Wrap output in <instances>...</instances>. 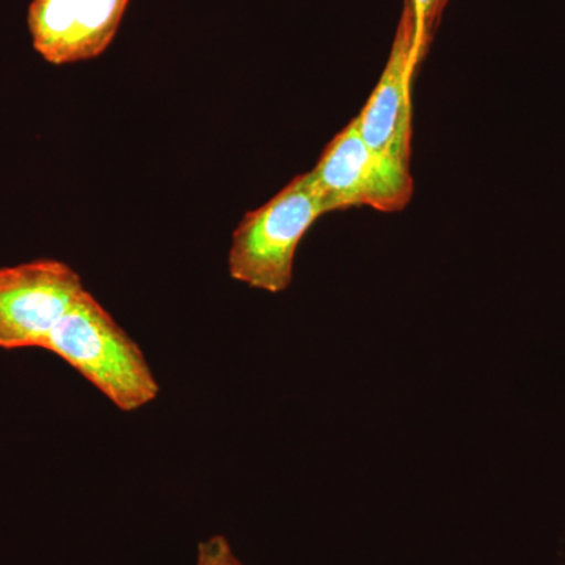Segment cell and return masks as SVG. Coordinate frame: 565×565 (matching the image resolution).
Segmentation results:
<instances>
[{
  "mask_svg": "<svg viewBox=\"0 0 565 565\" xmlns=\"http://www.w3.org/2000/svg\"><path fill=\"white\" fill-rule=\"evenodd\" d=\"M44 351L55 353L128 414L151 404L161 390L140 345L87 288L52 329Z\"/></svg>",
  "mask_w": 565,
  "mask_h": 565,
  "instance_id": "obj_1",
  "label": "cell"
},
{
  "mask_svg": "<svg viewBox=\"0 0 565 565\" xmlns=\"http://www.w3.org/2000/svg\"><path fill=\"white\" fill-rule=\"evenodd\" d=\"M326 214L310 172L294 178L233 233L228 270L233 280L278 294L291 286L294 258L305 234Z\"/></svg>",
  "mask_w": 565,
  "mask_h": 565,
  "instance_id": "obj_2",
  "label": "cell"
},
{
  "mask_svg": "<svg viewBox=\"0 0 565 565\" xmlns=\"http://www.w3.org/2000/svg\"><path fill=\"white\" fill-rule=\"evenodd\" d=\"M310 174L326 214L359 206L399 212L415 191L411 167L375 152L363 140L355 118L323 148Z\"/></svg>",
  "mask_w": 565,
  "mask_h": 565,
  "instance_id": "obj_3",
  "label": "cell"
},
{
  "mask_svg": "<svg viewBox=\"0 0 565 565\" xmlns=\"http://www.w3.org/2000/svg\"><path fill=\"white\" fill-rule=\"evenodd\" d=\"M84 289L81 275L58 259L0 269V349H44Z\"/></svg>",
  "mask_w": 565,
  "mask_h": 565,
  "instance_id": "obj_4",
  "label": "cell"
},
{
  "mask_svg": "<svg viewBox=\"0 0 565 565\" xmlns=\"http://www.w3.org/2000/svg\"><path fill=\"white\" fill-rule=\"evenodd\" d=\"M129 0H32L33 50L55 66L98 58L109 50Z\"/></svg>",
  "mask_w": 565,
  "mask_h": 565,
  "instance_id": "obj_5",
  "label": "cell"
},
{
  "mask_svg": "<svg viewBox=\"0 0 565 565\" xmlns=\"http://www.w3.org/2000/svg\"><path fill=\"white\" fill-rule=\"evenodd\" d=\"M418 65L414 17L404 6L384 73L355 120L363 140L375 152L407 167L414 136L411 87Z\"/></svg>",
  "mask_w": 565,
  "mask_h": 565,
  "instance_id": "obj_6",
  "label": "cell"
},
{
  "mask_svg": "<svg viewBox=\"0 0 565 565\" xmlns=\"http://www.w3.org/2000/svg\"><path fill=\"white\" fill-rule=\"evenodd\" d=\"M448 2L449 0H405L404 2V6L411 9L412 17H414L416 51H418L419 63L424 61L427 52H429L438 22H440Z\"/></svg>",
  "mask_w": 565,
  "mask_h": 565,
  "instance_id": "obj_7",
  "label": "cell"
},
{
  "mask_svg": "<svg viewBox=\"0 0 565 565\" xmlns=\"http://www.w3.org/2000/svg\"><path fill=\"white\" fill-rule=\"evenodd\" d=\"M195 565H244V563L234 553L228 539L223 535H212L206 541L200 542Z\"/></svg>",
  "mask_w": 565,
  "mask_h": 565,
  "instance_id": "obj_8",
  "label": "cell"
}]
</instances>
